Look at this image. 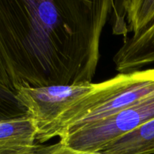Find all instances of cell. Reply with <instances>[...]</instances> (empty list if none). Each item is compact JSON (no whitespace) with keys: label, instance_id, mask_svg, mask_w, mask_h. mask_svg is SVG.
<instances>
[{"label":"cell","instance_id":"cell-13","mask_svg":"<svg viewBox=\"0 0 154 154\" xmlns=\"http://www.w3.org/2000/svg\"><path fill=\"white\" fill-rule=\"evenodd\" d=\"M96 154H104V153H102V152H99V153H96Z\"/></svg>","mask_w":154,"mask_h":154},{"label":"cell","instance_id":"cell-7","mask_svg":"<svg viewBox=\"0 0 154 154\" xmlns=\"http://www.w3.org/2000/svg\"><path fill=\"white\" fill-rule=\"evenodd\" d=\"M38 126L29 115L0 121V147L35 145Z\"/></svg>","mask_w":154,"mask_h":154},{"label":"cell","instance_id":"cell-1","mask_svg":"<svg viewBox=\"0 0 154 154\" xmlns=\"http://www.w3.org/2000/svg\"><path fill=\"white\" fill-rule=\"evenodd\" d=\"M110 0H0V66L8 87L92 83Z\"/></svg>","mask_w":154,"mask_h":154},{"label":"cell","instance_id":"cell-6","mask_svg":"<svg viewBox=\"0 0 154 154\" xmlns=\"http://www.w3.org/2000/svg\"><path fill=\"white\" fill-rule=\"evenodd\" d=\"M104 154H154V118L107 145Z\"/></svg>","mask_w":154,"mask_h":154},{"label":"cell","instance_id":"cell-4","mask_svg":"<svg viewBox=\"0 0 154 154\" xmlns=\"http://www.w3.org/2000/svg\"><path fill=\"white\" fill-rule=\"evenodd\" d=\"M126 14L132 38L124 42L114 57L120 73L140 71L149 64L154 54V0H132L120 2Z\"/></svg>","mask_w":154,"mask_h":154},{"label":"cell","instance_id":"cell-8","mask_svg":"<svg viewBox=\"0 0 154 154\" xmlns=\"http://www.w3.org/2000/svg\"><path fill=\"white\" fill-rule=\"evenodd\" d=\"M29 115L14 91L0 84V121Z\"/></svg>","mask_w":154,"mask_h":154},{"label":"cell","instance_id":"cell-10","mask_svg":"<svg viewBox=\"0 0 154 154\" xmlns=\"http://www.w3.org/2000/svg\"><path fill=\"white\" fill-rule=\"evenodd\" d=\"M36 147L37 144L0 147V154H36Z\"/></svg>","mask_w":154,"mask_h":154},{"label":"cell","instance_id":"cell-9","mask_svg":"<svg viewBox=\"0 0 154 154\" xmlns=\"http://www.w3.org/2000/svg\"><path fill=\"white\" fill-rule=\"evenodd\" d=\"M82 152L72 148L69 145L60 140V141L51 145H38L36 154H96Z\"/></svg>","mask_w":154,"mask_h":154},{"label":"cell","instance_id":"cell-3","mask_svg":"<svg viewBox=\"0 0 154 154\" xmlns=\"http://www.w3.org/2000/svg\"><path fill=\"white\" fill-rule=\"evenodd\" d=\"M154 118V93L103 120L60 138L72 148L96 153Z\"/></svg>","mask_w":154,"mask_h":154},{"label":"cell","instance_id":"cell-11","mask_svg":"<svg viewBox=\"0 0 154 154\" xmlns=\"http://www.w3.org/2000/svg\"><path fill=\"white\" fill-rule=\"evenodd\" d=\"M0 84H2V85H4V86H5V87H7L8 88H9L8 84V81H7V78H6L4 72H3L1 66H0Z\"/></svg>","mask_w":154,"mask_h":154},{"label":"cell","instance_id":"cell-12","mask_svg":"<svg viewBox=\"0 0 154 154\" xmlns=\"http://www.w3.org/2000/svg\"><path fill=\"white\" fill-rule=\"evenodd\" d=\"M152 62H154V54H153V55H152V57H150V60H149V63H152Z\"/></svg>","mask_w":154,"mask_h":154},{"label":"cell","instance_id":"cell-2","mask_svg":"<svg viewBox=\"0 0 154 154\" xmlns=\"http://www.w3.org/2000/svg\"><path fill=\"white\" fill-rule=\"evenodd\" d=\"M154 93V68L114 78L95 87L66 110L53 124L37 134L36 141L45 142L103 120Z\"/></svg>","mask_w":154,"mask_h":154},{"label":"cell","instance_id":"cell-5","mask_svg":"<svg viewBox=\"0 0 154 154\" xmlns=\"http://www.w3.org/2000/svg\"><path fill=\"white\" fill-rule=\"evenodd\" d=\"M93 83L18 89L17 99L38 126V133L54 123L77 100L95 87Z\"/></svg>","mask_w":154,"mask_h":154}]
</instances>
